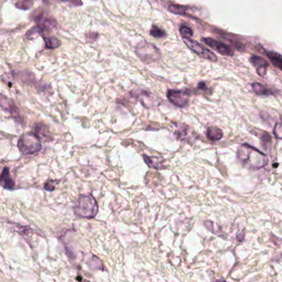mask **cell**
Returning a JSON list of instances; mask_svg holds the SVG:
<instances>
[{"mask_svg":"<svg viewBox=\"0 0 282 282\" xmlns=\"http://www.w3.org/2000/svg\"><path fill=\"white\" fill-rule=\"evenodd\" d=\"M238 158L244 165L255 169L264 168L268 162V158L262 152L248 144H244L239 148Z\"/></svg>","mask_w":282,"mask_h":282,"instance_id":"cell-1","label":"cell"},{"mask_svg":"<svg viewBox=\"0 0 282 282\" xmlns=\"http://www.w3.org/2000/svg\"><path fill=\"white\" fill-rule=\"evenodd\" d=\"M136 53L139 58L145 62L148 63L155 62L159 58V50L156 48L155 46L150 44H144L139 46L136 49Z\"/></svg>","mask_w":282,"mask_h":282,"instance_id":"cell-5","label":"cell"},{"mask_svg":"<svg viewBox=\"0 0 282 282\" xmlns=\"http://www.w3.org/2000/svg\"><path fill=\"white\" fill-rule=\"evenodd\" d=\"M273 134L276 138L282 139V122L276 124L274 130H273Z\"/></svg>","mask_w":282,"mask_h":282,"instance_id":"cell-22","label":"cell"},{"mask_svg":"<svg viewBox=\"0 0 282 282\" xmlns=\"http://www.w3.org/2000/svg\"><path fill=\"white\" fill-rule=\"evenodd\" d=\"M18 148L24 155H32L41 150L42 145L36 134H26L20 138Z\"/></svg>","mask_w":282,"mask_h":282,"instance_id":"cell-3","label":"cell"},{"mask_svg":"<svg viewBox=\"0 0 282 282\" xmlns=\"http://www.w3.org/2000/svg\"><path fill=\"white\" fill-rule=\"evenodd\" d=\"M252 64L256 68V72L260 76H265L268 69V63L266 60L263 58L258 56H252L251 59Z\"/></svg>","mask_w":282,"mask_h":282,"instance_id":"cell-8","label":"cell"},{"mask_svg":"<svg viewBox=\"0 0 282 282\" xmlns=\"http://www.w3.org/2000/svg\"><path fill=\"white\" fill-rule=\"evenodd\" d=\"M55 182V180H48V182H46L45 186H44L46 190L52 192V190L55 189L56 184Z\"/></svg>","mask_w":282,"mask_h":282,"instance_id":"cell-23","label":"cell"},{"mask_svg":"<svg viewBox=\"0 0 282 282\" xmlns=\"http://www.w3.org/2000/svg\"><path fill=\"white\" fill-rule=\"evenodd\" d=\"M266 55H268L273 65L282 70V55L278 52H268Z\"/></svg>","mask_w":282,"mask_h":282,"instance_id":"cell-12","label":"cell"},{"mask_svg":"<svg viewBox=\"0 0 282 282\" xmlns=\"http://www.w3.org/2000/svg\"><path fill=\"white\" fill-rule=\"evenodd\" d=\"M168 98L174 106L183 108L189 103L190 94L186 90H170L168 92Z\"/></svg>","mask_w":282,"mask_h":282,"instance_id":"cell-6","label":"cell"},{"mask_svg":"<svg viewBox=\"0 0 282 282\" xmlns=\"http://www.w3.org/2000/svg\"><path fill=\"white\" fill-rule=\"evenodd\" d=\"M74 210L77 217L93 218L98 214V204L93 196L84 194L80 196Z\"/></svg>","mask_w":282,"mask_h":282,"instance_id":"cell-2","label":"cell"},{"mask_svg":"<svg viewBox=\"0 0 282 282\" xmlns=\"http://www.w3.org/2000/svg\"><path fill=\"white\" fill-rule=\"evenodd\" d=\"M252 90L256 94H258V96H270V94H273L272 91L270 90L269 88L264 86L262 84H259V83H254V84H252Z\"/></svg>","mask_w":282,"mask_h":282,"instance_id":"cell-13","label":"cell"},{"mask_svg":"<svg viewBox=\"0 0 282 282\" xmlns=\"http://www.w3.org/2000/svg\"><path fill=\"white\" fill-rule=\"evenodd\" d=\"M5 101H6V104L4 102H2V108L6 110V111L10 112L12 116H18V111L16 106H14V104L12 103V101L8 100V98H5Z\"/></svg>","mask_w":282,"mask_h":282,"instance_id":"cell-14","label":"cell"},{"mask_svg":"<svg viewBox=\"0 0 282 282\" xmlns=\"http://www.w3.org/2000/svg\"><path fill=\"white\" fill-rule=\"evenodd\" d=\"M151 35L156 38H162L166 36L165 32L158 26H153L151 30Z\"/></svg>","mask_w":282,"mask_h":282,"instance_id":"cell-20","label":"cell"},{"mask_svg":"<svg viewBox=\"0 0 282 282\" xmlns=\"http://www.w3.org/2000/svg\"><path fill=\"white\" fill-rule=\"evenodd\" d=\"M188 10H189L188 8L182 6V5L172 4L169 7V11L176 14L186 15Z\"/></svg>","mask_w":282,"mask_h":282,"instance_id":"cell-16","label":"cell"},{"mask_svg":"<svg viewBox=\"0 0 282 282\" xmlns=\"http://www.w3.org/2000/svg\"><path fill=\"white\" fill-rule=\"evenodd\" d=\"M58 1H60V2H66L67 0H58Z\"/></svg>","mask_w":282,"mask_h":282,"instance_id":"cell-24","label":"cell"},{"mask_svg":"<svg viewBox=\"0 0 282 282\" xmlns=\"http://www.w3.org/2000/svg\"><path fill=\"white\" fill-rule=\"evenodd\" d=\"M14 5L18 8L29 10L34 5V0H14Z\"/></svg>","mask_w":282,"mask_h":282,"instance_id":"cell-15","label":"cell"},{"mask_svg":"<svg viewBox=\"0 0 282 282\" xmlns=\"http://www.w3.org/2000/svg\"><path fill=\"white\" fill-rule=\"evenodd\" d=\"M180 32L183 36V38H190L193 35V32L188 26H183L180 29Z\"/></svg>","mask_w":282,"mask_h":282,"instance_id":"cell-21","label":"cell"},{"mask_svg":"<svg viewBox=\"0 0 282 282\" xmlns=\"http://www.w3.org/2000/svg\"><path fill=\"white\" fill-rule=\"evenodd\" d=\"M184 42L190 50H193L197 55L200 56L201 58L211 62H216L218 60L217 56L210 50L198 44V42L190 38H184Z\"/></svg>","mask_w":282,"mask_h":282,"instance_id":"cell-4","label":"cell"},{"mask_svg":"<svg viewBox=\"0 0 282 282\" xmlns=\"http://www.w3.org/2000/svg\"><path fill=\"white\" fill-rule=\"evenodd\" d=\"M1 184L4 189L12 190L14 188L15 182L10 176L8 168H4L1 174Z\"/></svg>","mask_w":282,"mask_h":282,"instance_id":"cell-9","label":"cell"},{"mask_svg":"<svg viewBox=\"0 0 282 282\" xmlns=\"http://www.w3.org/2000/svg\"><path fill=\"white\" fill-rule=\"evenodd\" d=\"M46 46L49 49H56L60 45V42L56 38H48L45 39Z\"/></svg>","mask_w":282,"mask_h":282,"instance_id":"cell-18","label":"cell"},{"mask_svg":"<svg viewBox=\"0 0 282 282\" xmlns=\"http://www.w3.org/2000/svg\"><path fill=\"white\" fill-rule=\"evenodd\" d=\"M222 135L224 134H222V130L218 127H210L206 132V136L210 141H218L222 138Z\"/></svg>","mask_w":282,"mask_h":282,"instance_id":"cell-11","label":"cell"},{"mask_svg":"<svg viewBox=\"0 0 282 282\" xmlns=\"http://www.w3.org/2000/svg\"><path fill=\"white\" fill-rule=\"evenodd\" d=\"M184 128V126L177 130V136H178V138L182 139L184 141L189 142L190 136H188V134H190L189 128L187 126H186V128Z\"/></svg>","mask_w":282,"mask_h":282,"instance_id":"cell-17","label":"cell"},{"mask_svg":"<svg viewBox=\"0 0 282 282\" xmlns=\"http://www.w3.org/2000/svg\"><path fill=\"white\" fill-rule=\"evenodd\" d=\"M203 41L206 45L210 46L212 49L216 50L217 52L220 53L224 56H232L234 55V50L232 48H230L228 46L221 42L216 41L214 39L210 38H203Z\"/></svg>","mask_w":282,"mask_h":282,"instance_id":"cell-7","label":"cell"},{"mask_svg":"<svg viewBox=\"0 0 282 282\" xmlns=\"http://www.w3.org/2000/svg\"><path fill=\"white\" fill-rule=\"evenodd\" d=\"M36 24H38L39 28L42 31L53 29L56 26L55 21L44 14L39 15L38 18H36Z\"/></svg>","mask_w":282,"mask_h":282,"instance_id":"cell-10","label":"cell"},{"mask_svg":"<svg viewBox=\"0 0 282 282\" xmlns=\"http://www.w3.org/2000/svg\"><path fill=\"white\" fill-rule=\"evenodd\" d=\"M260 141L262 144V146L264 148H268V144L270 145L272 144V138H270V134H268L266 132H260Z\"/></svg>","mask_w":282,"mask_h":282,"instance_id":"cell-19","label":"cell"}]
</instances>
